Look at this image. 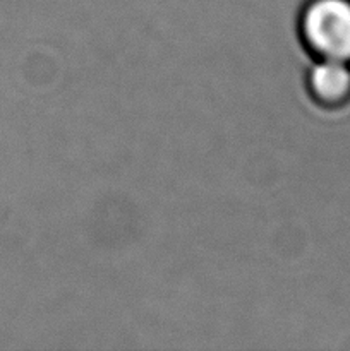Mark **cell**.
<instances>
[{"label": "cell", "instance_id": "cell-1", "mask_svg": "<svg viewBox=\"0 0 350 351\" xmlns=\"http://www.w3.org/2000/svg\"><path fill=\"white\" fill-rule=\"evenodd\" d=\"M299 36L316 60L350 65V0H305Z\"/></svg>", "mask_w": 350, "mask_h": 351}, {"label": "cell", "instance_id": "cell-2", "mask_svg": "<svg viewBox=\"0 0 350 351\" xmlns=\"http://www.w3.org/2000/svg\"><path fill=\"white\" fill-rule=\"evenodd\" d=\"M305 88L318 106L342 110L350 105V65L342 62L316 60L305 75Z\"/></svg>", "mask_w": 350, "mask_h": 351}]
</instances>
